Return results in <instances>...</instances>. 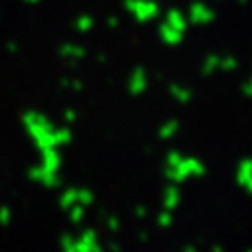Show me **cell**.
<instances>
[]
</instances>
